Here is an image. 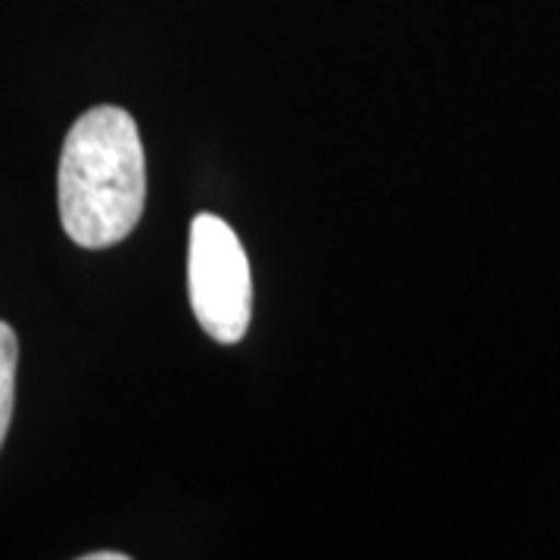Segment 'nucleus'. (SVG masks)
<instances>
[{"mask_svg":"<svg viewBox=\"0 0 560 560\" xmlns=\"http://www.w3.org/2000/svg\"><path fill=\"white\" fill-rule=\"evenodd\" d=\"M16 359L20 342L10 324L0 320V445L7 440L10 418H13V393H16Z\"/></svg>","mask_w":560,"mask_h":560,"instance_id":"obj_3","label":"nucleus"},{"mask_svg":"<svg viewBox=\"0 0 560 560\" xmlns=\"http://www.w3.org/2000/svg\"><path fill=\"white\" fill-rule=\"evenodd\" d=\"M187 287L202 330L221 346L241 342L253 318V278L243 243L219 215L202 212L190 224Z\"/></svg>","mask_w":560,"mask_h":560,"instance_id":"obj_2","label":"nucleus"},{"mask_svg":"<svg viewBox=\"0 0 560 560\" xmlns=\"http://www.w3.org/2000/svg\"><path fill=\"white\" fill-rule=\"evenodd\" d=\"M128 555H121V551H94V555H88L84 560H125Z\"/></svg>","mask_w":560,"mask_h":560,"instance_id":"obj_4","label":"nucleus"},{"mask_svg":"<svg viewBox=\"0 0 560 560\" xmlns=\"http://www.w3.org/2000/svg\"><path fill=\"white\" fill-rule=\"evenodd\" d=\"M60 221L84 249L121 243L143 212L147 162L135 119L119 106L88 109L62 143Z\"/></svg>","mask_w":560,"mask_h":560,"instance_id":"obj_1","label":"nucleus"}]
</instances>
